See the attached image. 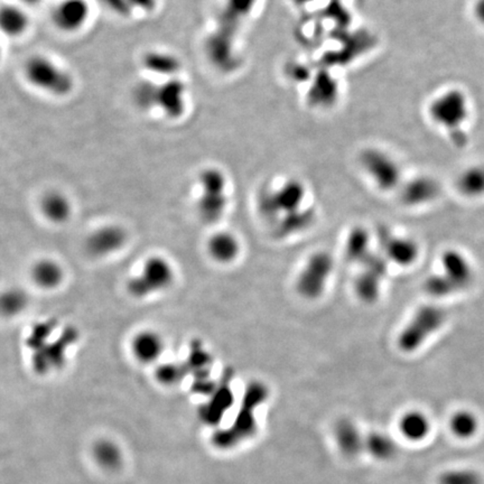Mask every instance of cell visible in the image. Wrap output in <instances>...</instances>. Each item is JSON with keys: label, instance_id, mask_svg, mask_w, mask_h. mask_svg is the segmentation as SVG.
<instances>
[{"label": "cell", "instance_id": "obj_1", "mask_svg": "<svg viewBox=\"0 0 484 484\" xmlns=\"http://www.w3.org/2000/svg\"><path fill=\"white\" fill-rule=\"evenodd\" d=\"M256 4L257 0H224L214 28L205 42L207 60L218 71L231 73L240 66L236 49L238 35Z\"/></svg>", "mask_w": 484, "mask_h": 484}, {"label": "cell", "instance_id": "obj_2", "mask_svg": "<svg viewBox=\"0 0 484 484\" xmlns=\"http://www.w3.org/2000/svg\"><path fill=\"white\" fill-rule=\"evenodd\" d=\"M470 99L464 91L451 87L438 93L430 101L428 116L437 127L451 135L460 133L468 123L471 112Z\"/></svg>", "mask_w": 484, "mask_h": 484}, {"label": "cell", "instance_id": "obj_3", "mask_svg": "<svg viewBox=\"0 0 484 484\" xmlns=\"http://www.w3.org/2000/svg\"><path fill=\"white\" fill-rule=\"evenodd\" d=\"M25 78L38 90L54 97H66L73 91V76L47 57H30L24 66Z\"/></svg>", "mask_w": 484, "mask_h": 484}, {"label": "cell", "instance_id": "obj_4", "mask_svg": "<svg viewBox=\"0 0 484 484\" xmlns=\"http://www.w3.org/2000/svg\"><path fill=\"white\" fill-rule=\"evenodd\" d=\"M174 278V268L167 259L152 256L143 264L142 270L129 279L127 289L135 298H146L169 289Z\"/></svg>", "mask_w": 484, "mask_h": 484}, {"label": "cell", "instance_id": "obj_5", "mask_svg": "<svg viewBox=\"0 0 484 484\" xmlns=\"http://www.w3.org/2000/svg\"><path fill=\"white\" fill-rule=\"evenodd\" d=\"M199 184L201 188L198 201L200 215L207 222H215L224 214L228 205L226 175L221 169L209 167L200 174Z\"/></svg>", "mask_w": 484, "mask_h": 484}, {"label": "cell", "instance_id": "obj_6", "mask_svg": "<svg viewBox=\"0 0 484 484\" xmlns=\"http://www.w3.org/2000/svg\"><path fill=\"white\" fill-rule=\"evenodd\" d=\"M447 318L443 308L435 305H425L417 310L409 325L398 337V346L407 353L416 351L430 335L441 329Z\"/></svg>", "mask_w": 484, "mask_h": 484}, {"label": "cell", "instance_id": "obj_7", "mask_svg": "<svg viewBox=\"0 0 484 484\" xmlns=\"http://www.w3.org/2000/svg\"><path fill=\"white\" fill-rule=\"evenodd\" d=\"M333 258L327 251H317L308 258L297 278L296 289L306 299H316L323 294L333 272Z\"/></svg>", "mask_w": 484, "mask_h": 484}, {"label": "cell", "instance_id": "obj_8", "mask_svg": "<svg viewBox=\"0 0 484 484\" xmlns=\"http://www.w3.org/2000/svg\"><path fill=\"white\" fill-rule=\"evenodd\" d=\"M361 165L380 190H392L399 186L401 173L394 158L379 148L365 150Z\"/></svg>", "mask_w": 484, "mask_h": 484}, {"label": "cell", "instance_id": "obj_9", "mask_svg": "<svg viewBox=\"0 0 484 484\" xmlns=\"http://www.w3.org/2000/svg\"><path fill=\"white\" fill-rule=\"evenodd\" d=\"M304 198L305 188L302 183L289 180L277 190H266L261 194V211L270 218H276L280 213L294 212L301 209Z\"/></svg>", "mask_w": 484, "mask_h": 484}, {"label": "cell", "instance_id": "obj_10", "mask_svg": "<svg viewBox=\"0 0 484 484\" xmlns=\"http://www.w3.org/2000/svg\"><path fill=\"white\" fill-rule=\"evenodd\" d=\"M156 108L169 119H179L186 110V85L179 78L158 83Z\"/></svg>", "mask_w": 484, "mask_h": 484}, {"label": "cell", "instance_id": "obj_11", "mask_svg": "<svg viewBox=\"0 0 484 484\" xmlns=\"http://www.w3.org/2000/svg\"><path fill=\"white\" fill-rule=\"evenodd\" d=\"M379 246L388 260L400 266H409L416 261L419 255L418 246L409 238L397 237L387 226H380L377 231Z\"/></svg>", "mask_w": 484, "mask_h": 484}, {"label": "cell", "instance_id": "obj_12", "mask_svg": "<svg viewBox=\"0 0 484 484\" xmlns=\"http://www.w3.org/2000/svg\"><path fill=\"white\" fill-rule=\"evenodd\" d=\"M90 11L87 0H61L53 11V22L59 30L74 33L87 24Z\"/></svg>", "mask_w": 484, "mask_h": 484}, {"label": "cell", "instance_id": "obj_13", "mask_svg": "<svg viewBox=\"0 0 484 484\" xmlns=\"http://www.w3.org/2000/svg\"><path fill=\"white\" fill-rule=\"evenodd\" d=\"M127 241V234L121 226L108 224L97 229L87 239V250L95 257L110 256L119 251Z\"/></svg>", "mask_w": 484, "mask_h": 484}, {"label": "cell", "instance_id": "obj_14", "mask_svg": "<svg viewBox=\"0 0 484 484\" xmlns=\"http://www.w3.org/2000/svg\"><path fill=\"white\" fill-rule=\"evenodd\" d=\"M444 275L449 278L457 291H462L472 285L474 280L473 267L461 251L449 249L442 255Z\"/></svg>", "mask_w": 484, "mask_h": 484}, {"label": "cell", "instance_id": "obj_15", "mask_svg": "<svg viewBox=\"0 0 484 484\" xmlns=\"http://www.w3.org/2000/svg\"><path fill=\"white\" fill-rule=\"evenodd\" d=\"M165 349L163 337L154 329H142L131 341L133 359L142 365H152L157 361Z\"/></svg>", "mask_w": 484, "mask_h": 484}, {"label": "cell", "instance_id": "obj_16", "mask_svg": "<svg viewBox=\"0 0 484 484\" xmlns=\"http://www.w3.org/2000/svg\"><path fill=\"white\" fill-rule=\"evenodd\" d=\"M440 186L428 176H421L406 183L401 188V201L409 207L428 205L440 195Z\"/></svg>", "mask_w": 484, "mask_h": 484}, {"label": "cell", "instance_id": "obj_17", "mask_svg": "<svg viewBox=\"0 0 484 484\" xmlns=\"http://www.w3.org/2000/svg\"><path fill=\"white\" fill-rule=\"evenodd\" d=\"M140 63L145 71L162 76L165 80L176 78L182 70V63L176 55L158 49L144 53Z\"/></svg>", "mask_w": 484, "mask_h": 484}, {"label": "cell", "instance_id": "obj_18", "mask_svg": "<svg viewBox=\"0 0 484 484\" xmlns=\"http://www.w3.org/2000/svg\"><path fill=\"white\" fill-rule=\"evenodd\" d=\"M337 447L346 456L353 457L365 449V437L350 419H340L334 428Z\"/></svg>", "mask_w": 484, "mask_h": 484}, {"label": "cell", "instance_id": "obj_19", "mask_svg": "<svg viewBox=\"0 0 484 484\" xmlns=\"http://www.w3.org/2000/svg\"><path fill=\"white\" fill-rule=\"evenodd\" d=\"M30 278L38 289L52 291L63 283L64 270L54 259H40L30 270Z\"/></svg>", "mask_w": 484, "mask_h": 484}, {"label": "cell", "instance_id": "obj_20", "mask_svg": "<svg viewBox=\"0 0 484 484\" xmlns=\"http://www.w3.org/2000/svg\"><path fill=\"white\" fill-rule=\"evenodd\" d=\"M40 209L44 218L55 224H64L72 215L71 201L60 190L47 192L42 198Z\"/></svg>", "mask_w": 484, "mask_h": 484}, {"label": "cell", "instance_id": "obj_21", "mask_svg": "<svg viewBox=\"0 0 484 484\" xmlns=\"http://www.w3.org/2000/svg\"><path fill=\"white\" fill-rule=\"evenodd\" d=\"M207 250L209 256L219 264H230L239 256V240L230 232H217L207 241Z\"/></svg>", "mask_w": 484, "mask_h": 484}, {"label": "cell", "instance_id": "obj_22", "mask_svg": "<svg viewBox=\"0 0 484 484\" xmlns=\"http://www.w3.org/2000/svg\"><path fill=\"white\" fill-rule=\"evenodd\" d=\"M456 190L468 199L484 196V163L474 164L461 171L456 179Z\"/></svg>", "mask_w": 484, "mask_h": 484}, {"label": "cell", "instance_id": "obj_23", "mask_svg": "<svg viewBox=\"0 0 484 484\" xmlns=\"http://www.w3.org/2000/svg\"><path fill=\"white\" fill-rule=\"evenodd\" d=\"M399 432L409 442H422L430 432V422L423 411H411L400 418Z\"/></svg>", "mask_w": 484, "mask_h": 484}, {"label": "cell", "instance_id": "obj_24", "mask_svg": "<svg viewBox=\"0 0 484 484\" xmlns=\"http://www.w3.org/2000/svg\"><path fill=\"white\" fill-rule=\"evenodd\" d=\"M370 236L362 226H356L349 234L346 243V259L354 264L362 265L371 253Z\"/></svg>", "mask_w": 484, "mask_h": 484}, {"label": "cell", "instance_id": "obj_25", "mask_svg": "<svg viewBox=\"0 0 484 484\" xmlns=\"http://www.w3.org/2000/svg\"><path fill=\"white\" fill-rule=\"evenodd\" d=\"M314 218L315 215L310 209H298L294 212L286 213L278 222L277 229H276L277 237L285 238L291 234L304 231L308 226H312Z\"/></svg>", "mask_w": 484, "mask_h": 484}, {"label": "cell", "instance_id": "obj_26", "mask_svg": "<svg viewBox=\"0 0 484 484\" xmlns=\"http://www.w3.org/2000/svg\"><path fill=\"white\" fill-rule=\"evenodd\" d=\"M0 26L7 36L22 35L28 28V14L17 6H4L0 11Z\"/></svg>", "mask_w": 484, "mask_h": 484}, {"label": "cell", "instance_id": "obj_27", "mask_svg": "<svg viewBox=\"0 0 484 484\" xmlns=\"http://www.w3.org/2000/svg\"><path fill=\"white\" fill-rule=\"evenodd\" d=\"M365 449L377 460L388 461L394 457L398 449L392 437L377 432L365 437Z\"/></svg>", "mask_w": 484, "mask_h": 484}, {"label": "cell", "instance_id": "obj_28", "mask_svg": "<svg viewBox=\"0 0 484 484\" xmlns=\"http://www.w3.org/2000/svg\"><path fill=\"white\" fill-rule=\"evenodd\" d=\"M381 282L382 278L368 270H362L354 282L356 296L359 297L362 302H375L380 295Z\"/></svg>", "mask_w": 484, "mask_h": 484}, {"label": "cell", "instance_id": "obj_29", "mask_svg": "<svg viewBox=\"0 0 484 484\" xmlns=\"http://www.w3.org/2000/svg\"><path fill=\"white\" fill-rule=\"evenodd\" d=\"M449 428L456 437L471 438L479 430V419L470 411H457L449 419Z\"/></svg>", "mask_w": 484, "mask_h": 484}, {"label": "cell", "instance_id": "obj_30", "mask_svg": "<svg viewBox=\"0 0 484 484\" xmlns=\"http://www.w3.org/2000/svg\"><path fill=\"white\" fill-rule=\"evenodd\" d=\"M158 83L150 80L139 81L133 91V98L135 104L140 109H156V95H157Z\"/></svg>", "mask_w": 484, "mask_h": 484}, {"label": "cell", "instance_id": "obj_31", "mask_svg": "<svg viewBox=\"0 0 484 484\" xmlns=\"http://www.w3.org/2000/svg\"><path fill=\"white\" fill-rule=\"evenodd\" d=\"M424 287L425 291H428V294L432 297H437V298L451 296V295L460 293L444 274L430 276L425 282Z\"/></svg>", "mask_w": 484, "mask_h": 484}, {"label": "cell", "instance_id": "obj_32", "mask_svg": "<svg viewBox=\"0 0 484 484\" xmlns=\"http://www.w3.org/2000/svg\"><path fill=\"white\" fill-rule=\"evenodd\" d=\"M438 484H483L482 476L471 468H454L440 476Z\"/></svg>", "mask_w": 484, "mask_h": 484}, {"label": "cell", "instance_id": "obj_33", "mask_svg": "<svg viewBox=\"0 0 484 484\" xmlns=\"http://www.w3.org/2000/svg\"><path fill=\"white\" fill-rule=\"evenodd\" d=\"M363 270L373 272L375 275L384 279L388 272V259L384 253H375L371 251L370 255L365 258L361 265Z\"/></svg>", "mask_w": 484, "mask_h": 484}, {"label": "cell", "instance_id": "obj_34", "mask_svg": "<svg viewBox=\"0 0 484 484\" xmlns=\"http://www.w3.org/2000/svg\"><path fill=\"white\" fill-rule=\"evenodd\" d=\"M26 305V297L19 291H8L3 296V308L7 314H16Z\"/></svg>", "mask_w": 484, "mask_h": 484}, {"label": "cell", "instance_id": "obj_35", "mask_svg": "<svg viewBox=\"0 0 484 484\" xmlns=\"http://www.w3.org/2000/svg\"><path fill=\"white\" fill-rule=\"evenodd\" d=\"M158 380L161 381L162 384H174L176 381L180 380L182 377V369L179 365H161L158 368L157 373H156Z\"/></svg>", "mask_w": 484, "mask_h": 484}, {"label": "cell", "instance_id": "obj_36", "mask_svg": "<svg viewBox=\"0 0 484 484\" xmlns=\"http://www.w3.org/2000/svg\"><path fill=\"white\" fill-rule=\"evenodd\" d=\"M101 1L111 13L119 17L126 18L133 14V9L128 0H101Z\"/></svg>", "mask_w": 484, "mask_h": 484}, {"label": "cell", "instance_id": "obj_37", "mask_svg": "<svg viewBox=\"0 0 484 484\" xmlns=\"http://www.w3.org/2000/svg\"><path fill=\"white\" fill-rule=\"evenodd\" d=\"M133 9L143 11V13H154L157 7V0H128Z\"/></svg>", "mask_w": 484, "mask_h": 484}, {"label": "cell", "instance_id": "obj_38", "mask_svg": "<svg viewBox=\"0 0 484 484\" xmlns=\"http://www.w3.org/2000/svg\"><path fill=\"white\" fill-rule=\"evenodd\" d=\"M472 11L476 22L484 26V0H476Z\"/></svg>", "mask_w": 484, "mask_h": 484}, {"label": "cell", "instance_id": "obj_39", "mask_svg": "<svg viewBox=\"0 0 484 484\" xmlns=\"http://www.w3.org/2000/svg\"><path fill=\"white\" fill-rule=\"evenodd\" d=\"M23 3L28 4V5H36L40 3L41 0H22Z\"/></svg>", "mask_w": 484, "mask_h": 484}]
</instances>
